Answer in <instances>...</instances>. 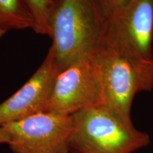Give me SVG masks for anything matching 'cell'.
<instances>
[{
    "label": "cell",
    "instance_id": "obj_1",
    "mask_svg": "<svg viewBox=\"0 0 153 153\" xmlns=\"http://www.w3.org/2000/svg\"><path fill=\"white\" fill-rule=\"evenodd\" d=\"M49 28L59 72L81 59L95 56L105 43L106 24L91 0H54Z\"/></svg>",
    "mask_w": 153,
    "mask_h": 153
},
{
    "label": "cell",
    "instance_id": "obj_2",
    "mask_svg": "<svg viewBox=\"0 0 153 153\" xmlns=\"http://www.w3.org/2000/svg\"><path fill=\"white\" fill-rule=\"evenodd\" d=\"M70 145L77 153H133L148 146L150 136L104 104L72 115Z\"/></svg>",
    "mask_w": 153,
    "mask_h": 153
},
{
    "label": "cell",
    "instance_id": "obj_3",
    "mask_svg": "<svg viewBox=\"0 0 153 153\" xmlns=\"http://www.w3.org/2000/svg\"><path fill=\"white\" fill-rule=\"evenodd\" d=\"M95 59L100 74L103 104L131 120L134 97L153 88V62L136 60L106 43Z\"/></svg>",
    "mask_w": 153,
    "mask_h": 153
},
{
    "label": "cell",
    "instance_id": "obj_4",
    "mask_svg": "<svg viewBox=\"0 0 153 153\" xmlns=\"http://www.w3.org/2000/svg\"><path fill=\"white\" fill-rule=\"evenodd\" d=\"M103 104L100 74L95 56L74 62L59 72L45 112L72 116Z\"/></svg>",
    "mask_w": 153,
    "mask_h": 153
},
{
    "label": "cell",
    "instance_id": "obj_5",
    "mask_svg": "<svg viewBox=\"0 0 153 153\" xmlns=\"http://www.w3.org/2000/svg\"><path fill=\"white\" fill-rule=\"evenodd\" d=\"M1 127L10 137L13 153H69L72 116L42 112Z\"/></svg>",
    "mask_w": 153,
    "mask_h": 153
},
{
    "label": "cell",
    "instance_id": "obj_6",
    "mask_svg": "<svg viewBox=\"0 0 153 153\" xmlns=\"http://www.w3.org/2000/svg\"><path fill=\"white\" fill-rule=\"evenodd\" d=\"M153 0H132L106 24L105 43L136 60L153 62Z\"/></svg>",
    "mask_w": 153,
    "mask_h": 153
},
{
    "label": "cell",
    "instance_id": "obj_7",
    "mask_svg": "<svg viewBox=\"0 0 153 153\" xmlns=\"http://www.w3.org/2000/svg\"><path fill=\"white\" fill-rule=\"evenodd\" d=\"M59 70L51 48L31 77L0 104V126L45 112Z\"/></svg>",
    "mask_w": 153,
    "mask_h": 153
},
{
    "label": "cell",
    "instance_id": "obj_8",
    "mask_svg": "<svg viewBox=\"0 0 153 153\" xmlns=\"http://www.w3.org/2000/svg\"><path fill=\"white\" fill-rule=\"evenodd\" d=\"M35 20L22 0H0V28L33 30Z\"/></svg>",
    "mask_w": 153,
    "mask_h": 153
},
{
    "label": "cell",
    "instance_id": "obj_9",
    "mask_svg": "<svg viewBox=\"0 0 153 153\" xmlns=\"http://www.w3.org/2000/svg\"><path fill=\"white\" fill-rule=\"evenodd\" d=\"M54 0H22L35 20L33 31L41 35H50L49 17Z\"/></svg>",
    "mask_w": 153,
    "mask_h": 153
},
{
    "label": "cell",
    "instance_id": "obj_10",
    "mask_svg": "<svg viewBox=\"0 0 153 153\" xmlns=\"http://www.w3.org/2000/svg\"><path fill=\"white\" fill-rule=\"evenodd\" d=\"M132 0H91L105 24L119 14Z\"/></svg>",
    "mask_w": 153,
    "mask_h": 153
},
{
    "label": "cell",
    "instance_id": "obj_11",
    "mask_svg": "<svg viewBox=\"0 0 153 153\" xmlns=\"http://www.w3.org/2000/svg\"><path fill=\"white\" fill-rule=\"evenodd\" d=\"M9 140H10V137L8 133L1 126H0V144H2V143L8 144Z\"/></svg>",
    "mask_w": 153,
    "mask_h": 153
},
{
    "label": "cell",
    "instance_id": "obj_12",
    "mask_svg": "<svg viewBox=\"0 0 153 153\" xmlns=\"http://www.w3.org/2000/svg\"><path fill=\"white\" fill-rule=\"evenodd\" d=\"M5 33L6 32L4 31V30H3L2 29H1V28H0V38L2 37V36L4 35Z\"/></svg>",
    "mask_w": 153,
    "mask_h": 153
}]
</instances>
